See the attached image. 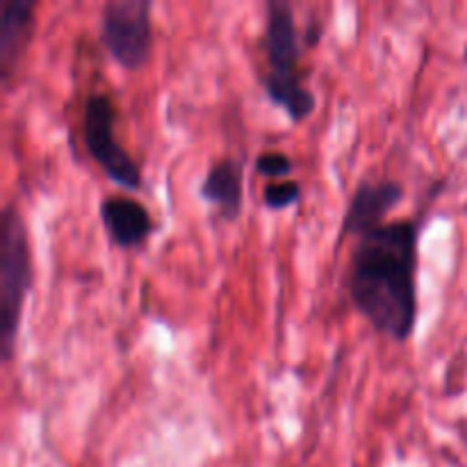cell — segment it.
I'll return each mask as SVG.
<instances>
[{"label": "cell", "instance_id": "9c48e42d", "mask_svg": "<svg viewBox=\"0 0 467 467\" xmlns=\"http://www.w3.org/2000/svg\"><path fill=\"white\" fill-rule=\"evenodd\" d=\"M199 194L217 208L223 222H237L244 213V162L237 158L217 160L205 173Z\"/></svg>", "mask_w": 467, "mask_h": 467}, {"label": "cell", "instance_id": "7a4b0ae2", "mask_svg": "<svg viewBox=\"0 0 467 467\" xmlns=\"http://www.w3.org/2000/svg\"><path fill=\"white\" fill-rule=\"evenodd\" d=\"M265 16L263 50L267 71L260 78L267 99L295 123H304L317 108V96L306 85L301 68V35L295 7L287 0H269Z\"/></svg>", "mask_w": 467, "mask_h": 467}, {"label": "cell", "instance_id": "277c9868", "mask_svg": "<svg viewBox=\"0 0 467 467\" xmlns=\"http://www.w3.org/2000/svg\"><path fill=\"white\" fill-rule=\"evenodd\" d=\"M117 105L105 91L87 96L82 108V140L87 153L103 169L105 176L123 190H141V169L137 160L123 149L117 137Z\"/></svg>", "mask_w": 467, "mask_h": 467}, {"label": "cell", "instance_id": "7c38bea8", "mask_svg": "<svg viewBox=\"0 0 467 467\" xmlns=\"http://www.w3.org/2000/svg\"><path fill=\"white\" fill-rule=\"evenodd\" d=\"M463 59L467 62V44H465V48H463Z\"/></svg>", "mask_w": 467, "mask_h": 467}, {"label": "cell", "instance_id": "52a82bcc", "mask_svg": "<svg viewBox=\"0 0 467 467\" xmlns=\"http://www.w3.org/2000/svg\"><path fill=\"white\" fill-rule=\"evenodd\" d=\"M99 214L108 240L119 249H140L155 231L150 210L128 194L105 196L99 205Z\"/></svg>", "mask_w": 467, "mask_h": 467}, {"label": "cell", "instance_id": "5b68a950", "mask_svg": "<svg viewBox=\"0 0 467 467\" xmlns=\"http://www.w3.org/2000/svg\"><path fill=\"white\" fill-rule=\"evenodd\" d=\"M153 0H109L100 12V46L126 71H140L153 53Z\"/></svg>", "mask_w": 467, "mask_h": 467}, {"label": "cell", "instance_id": "8fae6325", "mask_svg": "<svg viewBox=\"0 0 467 467\" xmlns=\"http://www.w3.org/2000/svg\"><path fill=\"white\" fill-rule=\"evenodd\" d=\"M292 158L283 150H263L255 158V171L269 181H285L287 173L292 171Z\"/></svg>", "mask_w": 467, "mask_h": 467}, {"label": "cell", "instance_id": "6da1fadb", "mask_svg": "<svg viewBox=\"0 0 467 467\" xmlns=\"http://www.w3.org/2000/svg\"><path fill=\"white\" fill-rule=\"evenodd\" d=\"M424 214L383 223L356 240L347 292L365 322L392 342H409L418 327V267Z\"/></svg>", "mask_w": 467, "mask_h": 467}, {"label": "cell", "instance_id": "8992f818", "mask_svg": "<svg viewBox=\"0 0 467 467\" xmlns=\"http://www.w3.org/2000/svg\"><path fill=\"white\" fill-rule=\"evenodd\" d=\"M404 185L395 178H381V181H360L347 203L345 217H342L340 237H363L377 231L386 219L400 208L404 201Z\"/></svg>", "mask_w": 467, "mask_h": 467}, {"label": "cell", "instance_id": "30bf717a", "mask_svg": "<svg viewBox=\"0 0 467 467\" xmlns=\"http://www.w3.org/2000/svg\"><path fill=\"white\" fill-rule=\"evenodd\" d=\"M301 199V185L296 181H272L265 185L263 190V201L269 210H287L295 203H299Z\"/></svg>", "mask_w": 467, "mask_h": 467}, {"label": "cell", "instance_id": "3957f363", "mask_svg": "<svg viewBox=\"0 0 467 467\" xmlns=\"http://www.w3.org/2000/svg\"><path fill=\"white\" fill-rule=\"evenodd\" d=\"M35 285L30 231L16 203H7L0 217V351L12 363L21 333L23 310Z\"/></svg>", "mask_w": 467, "mask_h": 467}, {"label": "cell", "instance_id": "ba28073f", "mask_svg": "<svg viewBox=\"0 0 467 467\" xmlns=\"http://www.w3.org/2000/svg\"><path fill=\"white\" fill-rule=\"evenodd\" d=\"M36 0H0V73L7 85L35 39Z\"/></svg>", "mask_w": 467, "mask_h": 467}]
</instances>
